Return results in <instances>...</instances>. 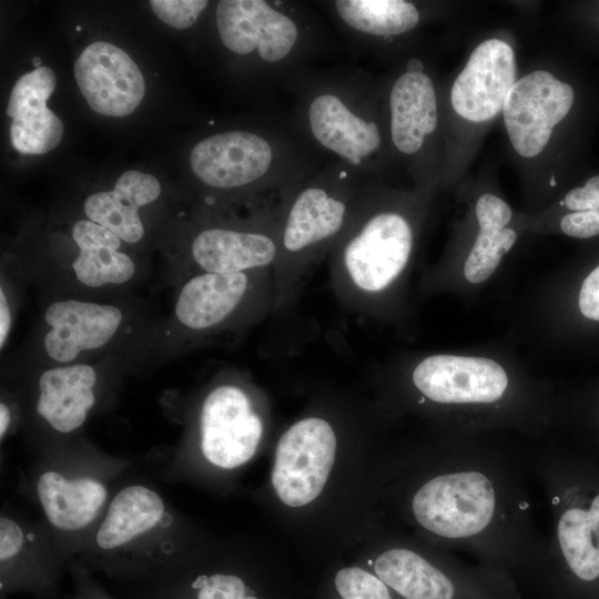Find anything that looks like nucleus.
Segmentation results:
<instances>
[{
  "mask_svg": "<svg viewBox=\"0 0 599 599\" xmlns=\"http://www.w3.org/2000/svg\"><path fill=\"white\" fill-rule=\"evenodd\" d=\"M214 22L223 48L248 60L271 90H286L331 47L319 19L304 2L220 0Z\"/></svg>",
  "mask_w": 599,
  "mask_h": 599,
  "instance_id": "423d86ee",
  "label": "nucleus"
},
{
  "mask_svg": "<svg viewBox=\"0 0 599 599\" xmlns=\"http://www.w3.org/2000/svg\"><path fill=\"white\" fill-rule=\"evenodd\" d=\"M337 438L331 423L308 416L294 423L280 438L272 484L282 502L302 507L322 493L332 470Z\"/></svg>",
  "mask_w": 599,
  "mask_h": 599,
  "instance_id": "ddd939ff",
  "label": "nucleus"
},
{
  "mask_svg": "<svg viewBox=\"0 0 599 599\" xmlns=\"http://www.w3.org/2000/svg\"><path fill=\"white\" fill-rule=\"evenodd\" d=\"M196 429L202 457L214 467L234 469L256 453L264 420L248 387L237 377H225L201 399Z\"/></svg>",
  "mask_w": 599,
  "mask_h": 599,
  "instance_id": "1a4fd4ad",
  "label": "nucleus"
},
{
  "mask_svg": "<svg viewBox=\"0 0 599 599\" xmlns=\"http://www.w3.org/2000/svg\"><path fill=\"white\" fill-rule=\"evenodd\" d=\"M374 569L385 585L405 599H451L455 591L440 570L408 549L383 552Z\"/></svg>",
  "mask_w": 599,
  "mask_h": 599,
  "instance_id": "a878e982",
  "label": "nucleus"
},
{
  "mask_svg": "<svg viewBox=\"0 0 599 599\" xmlns=\"http://www.w3.org/2000/svg\"><path fill=\"white\" fill-rule=\"evenodd\" d=\"M129 470V460L67 451L50 453L33 469L31 496L68 566L101 520Z\"/></svg>",
  "mask_w": 599,
  "mask_h": 599,
  "instance_id": "0eeeda50",
  "label": "nucleus"
},
{
  "mask_svg": "<svg viewBox=\"0 0 599 599\" xmlns=\"http://www.w3.org/2000/svg\"><path fill=\"white\" fill-rule=\"evenodd\" d=\"M495 507V489L488 477L478 471L437 476L425 483L413 499V512L419 525L450 539L484 530Z\"/></svg>",
  "mask_w": 599,
  "mask_h": 599,
  "instance_id": "f8f14e48",
  "label": "nucleus"
},
{
  "mask_svg": "<svg viewBox=\"0 0 599 599\" xmlns=\"http://www.w3.org/2000/svg\"><path fill=\"white\" fill-rule=\"evenodd\" d=\"M280 202L233 223L206 224L189 244V273L272 270L278 253Z\"/></svg>",
  "mask_w": 599,
  "mask_h": 599,
  "instance_id": "9d476101",
  "label": "nucleus"
},
{
  "mask_svg": "<svg viewBox=\"0 0 599 599\" xmlns=\"http://www.w3.org/2000/svg\"><path fill=\"white\" fill-rule=\"evenodd\" d=\"M578 306L586 318L599 322V265L582 282Z\"/></svg>",
  "mask_w": 599,
  "mask_h": 599,
  "instance_id": "473e14b6",
  "label": "nucleus"
},
{
  "mask_svg": "<svg viewBox=\"0 0 599 599\" xmlns=\"http://www.w3.org/2000/svg\"><path fill=\"white\" fill-rule=\"evenodd\" d=\"M567 209L577 211L599 212V175L589 179L585 186L576 187L564 199Z\"/></svg>",
  "mask_w": 599,
  "mask_h": 599,
  "instance_id": "2f4dec72",
  "label": "nucleus"
},
{
  "mask_svg": "<svg viewBox=\"0 0 599 599\" xmlns=\"http://www.w3.org/2000/svg\"><path fill=\"white\" fill-rule=\"evenodd\" d=\"M48 327L43 336L45 354L60 365L72 364L85 352L109 344L122 323V311L111 304L59 300L44 312Z\"/></svg>",
  "mask_w": 599,
  "mask_h": 599,
  "instance_id": "f3484780",
  "label": "nucleus"
},
{
  "mask_svg": "<svg viewBox=\"0 0 599 599\" xmlns=\"http://www.w3.org/2000/svg\"><path fill=\"white\" fill-rule=\"evenodd\" d=\"M415 388L438 404L494 403L508 387V376L496 361L478 356L433 354L412 372Z\"/></svg>",
  "mask_w": 599,
  "mask_h": 599,
  "instance_id": "2eb2a0df",
  "label": "nucleus"
},
{
  "mask_svg": "<svg viewBox=\"0 0 599 599\" xmlns=\"http://www.w3.org/2000/svg\"><path fill=\"white\" fill-rule=\"evenodd\" d=\"M274 314L272 270L187 275L174 303V319L196 342L245 331Z\"/></svg>",
  "mask_w": 599,
  "mask_h": 599,
  "instance_id": "6e6552de",
  "label": "nucleus"
},
{
  "mask_svg": "<svg viewBox=\"0 0 599 599\" xmlns=\"http://www.w3.org/2000/svg\"><path fill=\"white\" fill-rule=\"evenodd\" d=\"M317 6L359 50L408 33L422 18L417 6L406 0H329Z\"/></svg>",
  "mask_w": 599,
  "mask_h": 599,
  "instance_id": "4be33fe9",
  "label": "nucleus"
},
{
  "mask_svg": "<svg viewBox=\"0 0 599 599\" xmlns=\"http://www.w3.org/2000/svg\"><path fill=\"white\" fill-rule=\"evenodd\" d=\"M335 587L343 599H392L378 577L357 567L341 569L335 576Z\"/></svg>",
  "mask_w": 599,
  "mask_h": 599,
  "instance_id": "cd10ccee",
  "label": "nucleus"
},
{
  "mask_svg": "<svg viewBox=\"0 0 599 599\" xmlns=\"http://www.w3.org/2000/svg\"><path fill=\"white\" fill-rule=\"evenodd\" d=\"M292 123L318 153L368 179L382 165L384 128L375 84L359 68L309 69L286 89Z\"/></svg>",
  "mask_w": 599,
  "mask_h": 599,
  "instance_id": "7ed1b4c3",
  "label": "nucleus"
},
{
  "mask_svg": "<svg viewBox=\"0 0 599 599\" xmlns=\"http://www.w3.org/2000/svg\"><path fill=\"white\" fill-rule=\"evenodd\" d=\"M74 78L90 108L108 116L131 114L145 94L138 64L121 48L95 41L74 62Z\"/></svg>",
  "mask_w": 599,
  "mask_h": 599,
  "instance_id": "dca6fc26",
  "label": "nucleus"
},
{
  "mask_svg": "<svg viewBox=\"0 0 599 599\" xmlns=\"http://www.w3.org/2000/svg\"><path fill=\"white\" fill-rule=\"evenodd\" d=\"M365 177L331 160L280 200L278 253L272 268L274 314L300 300L319 263L344 231Z\"/></svg>",
  "mask_w": 599,
  "mask_h": 599,
  "instance_id": "20e7f679",
  "label": "nucleus"
},
{
  "mask_svg": "<svg viewBox=\"0 0 599 599\" xmlns=\"http://www.w3.org/2000/svg\"><path fill=\"white\" fill-rule=\"evenodd\" d=\"M12 307L10 305L6 288H0V347L3 349L12 328Z\"/></svg>",
  "mask_w": 599,
  "mask_h": 599,
  "instance_id": "72a5a7b5",
  "label": "nucleus"
},
{
  "mask_svg": "<svg viewBox=\"0 0 599 599\" xmlns=\"http://www.w3.org/2000/svg\"><path fill=\"white\" fill-rule=\"evenodd\" d=\"M511 215L510 206L500 197L486 193L478 199L476 216L480 229L464 265V275L469 283L488 280L514 246L517 234L506 227Z\"/></svg>",
  "mask_w": 599,
  "mask_h": 599,
  "instance_id": "393cba45",
  "label": "nucleus"
},
{
  "mask_svg": "<svg viewBox=\"0 0 599 599\" xmlns=\"http://www.w3.org/2000/svg\"><path fill=\"white\" fill-rule=\"evenodd\" d=\"M560 229L564 234L587 238L599 235V212L577 211L565 215L560 221Z\"/></svg>",
  "mask_w": 599,
  "mask_h": 599,
  "instance_id": "7c9ffc66",
  "label": "nucleus"
},
{
  "mask_svg": "<svg viewBox=\"0 0 599 599\" xmlns=\"http://www.w3.org/2000/svg\"><path fill=\"white\" fill-rule=\"evenodd\" d=\"M68 561L58 550L44 521L2 510L0 516L1 595L31 593L58 599Z\"/></svg>",
  "mask_w": 599,
  "mask_h": 599,
  "instance_id": "9b49d317",
  "label": "nucleus"
},
{
  "mask_svg": "<svg viewBox=\"0 0 599 599\" xmlns=\"http://www.w3.org/2000/svg\"><path fill=\"white\" fill-rule=\"evenodd\" d=\"M161 194L158 179L140 171H126L111 191L95 192L84 201L88 220L100 224L123 242L134 244L144 235L139 210L154 202Z\"/></svg>",
  "mask_w": 599,
  "mask_h": 599,
  "instance_id": "5701e85b",
  "label": "nucleus"
},
{
  "mask_svg": "<svg viewBox=\"0 0 599 599\" xmlns=\"http://www.w3.org/2000/svg\"><path fill=\"white\" fill-rule=\"evenodd\" d=\"M32 64L35 67V69L42 67L41 60H40L39 57H34V58L32 59Z\"/></svg>",
  "mask_w": 599,
  "mask_h": 599,
  "instance_id": "c9c22d12",
  "label": "nucleus"
},
{
  "mask_svg": "<svg viewBox=\"0 0 599 599\" xmlns=\"http://www.w3.org/2000/svg\"><path fill=\"white\" fill-rule=\"evenodd\" d=\"M364 179L353 213L327 255L329 283L339 304L359 317H378L409 264L410 216Z\"/></svg>",
  "mask_w": 599,
  "mask_h": 599,
  "instance_id": "f257e3e1",
  "label": "nucleus"
},
{
  "mask_svg": "<svg viewBox=\"0 0 599 599\" xmlns=\"http://www.w3.org/2000/svg\"><path fill=\"white\" fill-rule=\"evenodd\" d=\"M573 90L548 71H534L515 82L504 108L505 126L517 153L539 154L552 130L570 111Z\"/></svg>",
  "mask_w": 599,
  "mask_h": 599,
  "instance_id": "4468645a",
  "label": "nucleus"
},
{
  "mask_svg": "<svg viewBox=\"0 0 599 599\" xmlns=\"http://www.w3.org/2000/svg\"><path fill=\"white\" fill-rule=\"evenodd\" d=\"M55 84L54 72L43 65L21 75L14 83L7 114L11 118V144L20 153L44 154L61 142L63 123L47 106Z\"/></svg>",
  "mask_w": 599,
  "mask_h": 599,
  "instance_id": "aec40b11",
  "label": "nucleus"
},
{
  "mask_svg": "<svg viewBox=\"0 0 599 599\" xmlns=\"http://www.w3.org/2000/svg\"><path fill=\"white\" fill-rule=\"evenodd\" d=\"M558 540L572 572L582 580L599 577V495L588 510L570 508L558 522Z\"/></svg>",
  "mask_w": 599,
  "mask_h": 599,
  "instance_id": "bb28decb",
  "label": "nucleus"
},
{
  "mask_svg": "<svg viewBox=\"0 0 599 599\" xmlns=\"http://www.w3.org/2000/svg\"><path fill=\"white\" fill-rule=\"evenodd\" d=\"M207 0H152L155 16L167 26L183 30L191 28L209 6Z\"/></svg>",
  "mask_w": 599,
  "mask_h": 599,
  "instance_id": "c85d7f7f",
  "label": "nucleus"
},
{
  "mask_svg": "<svg viewBox=\"0 0 599 599\" xmlns=\"http://www.w3.org/2000/svg\"><path fill=\"white\" fill-rule=\"evenodd\" d=\"M72 580V591L68 599H116L94 577L79 565L68 566Z\"/></svg>",
  "mask_w": 599,
  "mask_h": 599,
  "instance_id": "c756f323",
  "label": "nucleus"
},
{
  "mask_svg": "<svg viewBox=\"0 0 599 599\" xmlns=\"http://www.w3.org/2000/svg\"><path fill=\"white\" fill-rule=\"evenodd\" d=\"M72 238L78 246L72 272L82 285H122L135 275L134 261L121 251L123 241L106 227L88 219L79 220L72 227Z\"/></svg>",
  "mask_w": 599,
  "mask_h": 599,
  "instance_id": "b1692460",
  "label": "nucleus"
},
{
  "mask_svg": "<svg viewBox=\"0 0 599 599\" xmlns=\"http://www.w3.org/2000/svg\"><path fill=\"white\" fill-rule=\"evenodd\" d=\"M243 599H258L257 597L253 596V595H247L245 596Z\"/></svg>",
  "mask_w": 599,
  "mask_h": 599,
  "instance_id": "e433bc0d",
  "label": "nucleus"
},
{
  "mask_svg": "<svg viewBox=\"0 0 599 599\" xmlns=\"http://www.w3.org/2000/svg\"><path fill=\"white\" fill-rule=\"evenodd\" d=\"M516 61L505 41L489 39L470 54L450 90V102L457 114L473 122L494 118L504 108L515 84Z\"/></svg>",
  "mask_w": 599,
  "mask_h": 599,
  "instance_id": "a211bd4d",
  "label": "nucleus"
},
{
  "mask_svg": "<svg viewBox=\"0 0 599 599\" xmlns=\"http://www.w3.org/2000/svg\"><path fill=\"white\" fill-rule=\"evenodd\" d=\"M97 370L89 364L48 368L38 378L35 413L52 432L73 434L97 404Z\"/></svg>",
  "mask_w": 599,
  "mask_h": 599,
  "instance_id": "412c9836",
  "label": "nucleus"
},
{
  "mask_svg": "<svg viewBox=\"0 0 599 599\" xmlns=\"http://www.w3.org/2000/svg\"><path fill=\"white\" fill-rule=\"evenodd\" d=\"M13 424V410L10 405L1 400L0 403V439L3 441Z\"/></svg>",
  "mask_w": 599,
  "mask_h": 599,
  "instance_id": "f704fd0d",
  "label": "nucleus"
},
{
  "mask_svg": "<svg viewBox=\"0 0 599 599\" xmlns=\"http://www.w3.org/2000/svg\"><path fill=\"white\" fill-rule=\"evenodd\" d=\"M184 534L174 506L129 475L71 562L122 583L142 580L186 556Z\"/></svg>",
  "mask_w": 599,
  "mask_h": 599,
  "instance_id": "39448f33",
  "label": "nucleus"
},
{
  "mask_svg": "<svg viewBox=\"0 0 599 599\" xmlns=\"http://www.w3.org/2000/svg\"><path fill=\"white\" fill-rule=\"evenodd\" d=\"M293 123L272 121L255 129L210 134L190 152L195 177L211 191L243 194L252 209L278 203L297 182L323 164Z\"/></svg>",
  "mask_w": 599,
  "mask_h": 599,
  "instance_id": "f03ea898",
  "label": "nucleus"
},
{
  "mask_svg": "<svg viewBox=\"0 0 599 599\" xmlns=\"http://www.w3.org/2000/svg\"><path fill=\"white\" fill-rule=\"evenodd\" d=\"M387 133L392 146L417 155L438 125L435 85L418 58H410L386 92Z\"/></svg>",
  "mask_w": 599,
  "mask_h": 599,
  "instance_id": "6ab92c4d",
  "label": "nucleus"
}]
</instances>
